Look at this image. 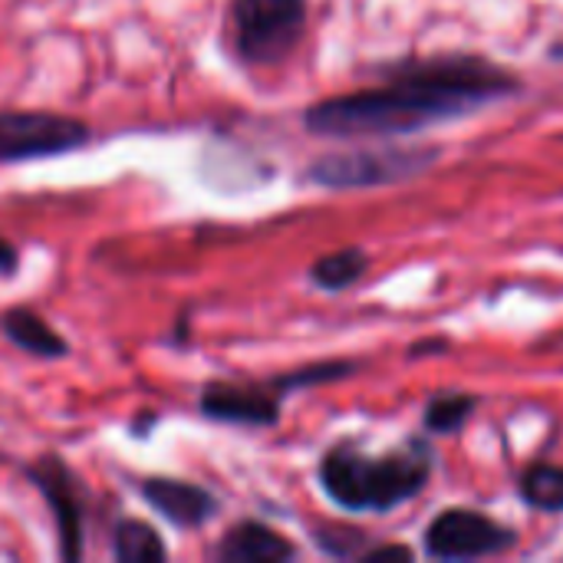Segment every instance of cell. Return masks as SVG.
Here are the masks:
<instances>
[{
    "instance_id": "obj_1",
    "label": "cell",
    "mask_w": 563,
    "mask_h": 563,
    "mask_svg": "<svg viewBox=\"0 0 563 563\" xmlns=\"http://www.w3.org/2000/svg\"><path fill=\"white\" fill-rule=\"evenodd\" d=\"M472 112L468 102L386 66V86L323 99L303 112V125L327 139H386Z\"/></svg>"
},
{
    "instance_id": "obj_2",
    "label": "cell",
    "mask_w": 563,
    "mask_h": 563,
    "mask_svg": "<svg viewBox=\"0 0 563 563\" xmlns=\"http://www.w3.org/2000/svg\"><path fill=\"white\" fill-rule=\"evenodd\" d=\"M317 475L327 498L343 511L386 515L426 488L432 475V462L419 442L386 455H366L353 442H340L320 459Z\"/></svg>"
},
{
    "instance_id": "obj_3",
    "label": "cell",
    "mask_w": 563,
    "mask_h": 563,
    "mask_svg": "<svg viewBox=\"0 0 563 563\" xmlns=\"http://www.w3.org/2000/svg\"><path fill=\"white\" fill-rule=\"evenodd\" d=\"M231 26L247 66H277L303 40L307 0H231Z\"/></svg>"
},
{
    "instance_id": "obj_4",
    "label": "cell",
    "mask_w": 563,
    "mask_h": 563,
    "mask_svg": "<svg viewBox=\"0 0 563 563\" xmlns=\"http://www.w3.org/2000/svg\"><path fill=\"white\" fill-rule=\"evenodd\" d=\"M439 158V148L432 145H376V148H350V152H330L320 155L307 178L323 188H376V185H396L406 178L422 175Z\"/></svg>"
},
{
    "instance_id": "obj_5",
    "label": "cell",
    "mask_w": 563,
    "mask_h": 563,
    "mask_svg": "<svg viewBox=\"0 0 563 563\" xmlns=\"http://www.w3.org/2000/svg\"><path fill=\"white\" fill-rule=\"evenodd\" d=\"M89 139H92V129L73 115L36 112V109L0 112V165L66 155V152L89 145Z\"/></svg>"
},
{
    "instance_id": "obj_6",
    "label": "cell",
    "mask_w": 563,
    "mask_h": 563,
    "mask_svg": "<svg viewBox=\"0 0 563 563\" xmlns=\"http://www.w3.org/2000/svg\"><path fill=\"white\" fill-rule=\"evenodd\" d=\"M33 488L49 505L56 534H59V561L76 563L86 554V505H82V482L63 462V455L46 452L33 465L23 468Z\"/></svg>"
},
{
    "instance_id": "obj_7",
    "label": "cell",
    "mask_w": 563,
    "mask_h": 563,
    "mask_svg": "<svg viewBox=\"0 0 563 563\" xmlns=\"http://www.w3.org/2000/svg\"><path fill=\"white\" fill-rule=\"evenodd\" d=\"M518 544V534L472 508L442 511L426 531V551L435 561H475L495 558Z\"/></svg>"
},
{
    "instance_id": "obj_8",
    "label": "cell",
    "mask_w": 563,
    "mask_h": 563,
    "mask_svg": "<svg viewBox=\"0 0 563 563\" xmlns=\"http://www.w3.org/2000/svg\"><path fill=\"white\" fill-rule=\"evenodd\" d=\"M280 386L267 383H208L198 409L205 419L241 429H274L280 422Z\"/></svg>"
},
{
    "instance_id": "obj_9",
    "label": "cell",
    "mask_w": 563,
    "mask_h": 563,
    "mask_svg": "<svg viewBox=\"0 0 563 563\" xmlns=\"http://www.w3.org/2000/svg\"><path fill=\"white\" fill-rule=\"evenodd\" d=\"M139 495L142 501L162 515L168 525L181 528V531H195V528H205L214 515H218V498L195 485V482H181V478H165V475H152V478H142L139 485Z\"/></svg>"
},
{
    "instance_id": "obj_10",
    "label": "cell",
    "mask_w": 563,
    "mask_h": 563,
    "mask_svg": "<svg viewBox=\"0 0 563 563\" xmlns=\"http://www.w3.org/2000/svg\"><path fill=\"white\" fill-rule=\"evenodd\" d=\"M208 558L218 563H287L297 558V548L261 521H238Z\"/></svg>"
},
{
    "instance_id": "obj_11",
    "label": "cell",
    "mask_w": 563,
    "mask_h": 563,
    "mask_svg": "<svg viewBox=\"0 0 563 563\" xmlns=\"http://www.w3.org/2000/svg\"><path fill=\"white\" fill-rule=\"evenodd\" d=\"M0 333L23 353L40 360H63L69 353V343L30 307H13L0 317Z\"/></svg>"
},
{
    "instance_id": "obj_12",
    "label": "cell",
    "mask_w": 563,
    "mask_h": 563,
    "mask_svg": "<svg viewBox=\"0 0 563 563\" xmlns=\"http://www.w3.org/2000/svg\"><path fill=\"white\" fill-rule=\"evenodd\" d=\"M112 558L119 563H165L168 544L148 521L122 518L112 531Z\"/></svg>"
},
{
    "instance_id": "obj_13",
    "label": "cell",
    "mask_w": 563,
    "mask_h": 563,
    "mask_svg": "<svg viewBox=\"0 0 563 563\" xmlns=\"http://www.w3.org/2000/svg\"><path fill=\"white\" fill-rule=\"evenodd\" d=\"M366 271H369V254L363 247H343V251L323 254L310 267V280L327 294H340V290L353 287Z\"/></svg>"
},
{
    "instance_id": "obj_14",
    "label": "cell",
    "mask_w": 563,
    "mask_h": 563,
    "mask_svg": "<svg viewBox=\"0 0 563 563\" xmlns=\"http://www.w3.org/2000/svg\"><path fill=\"white\" fill-rule=\"evenodd\" d=\"M521 498L548 515L563 511V468L561 465H548L538 462L521 475Z\"/></svg>"
},
{
    "instance_id": "obj_15",
    "label": "cell",
    "mask_w": 563,
    "mask_h": 563,
    "mask_svg": "<svg viewBox=\"0 0 563 563\" xmlns=\"http://www.w3.org/2000/svg\"><path fill=\"white\" fill-rule=\"evenodd\" d=\"M475 412V396H439L429 402L426 409V432H439V435H452L459 432Z\"/></svg>"
},
{
    "instance_id": "obj_16",
    "label": "cell",
    "mask_w": 563,
    "mask_h": 563,
    "mask_svg": "<svg viewBox=\"0 0 563 563\" xmlns=\"http://www.w3.org/2000/svg\"><path fill=\"white\" fill-rule=\"evenodd\" d=\"M360 538H363V534H353V531H336V528H330V531H317V541H320V548H323L327 554H333V558H353V554H356V544H360Z\"/></svg>"
},
{
    "instance_id": "obj_17",
    "label": "cell",
    "mask_w": 563,
    "mask_h": 563,
    "mask_svg": "<svg viewBox=\"0 0 563 563\" xmlns=\"http://www.w3.org/2000/svg\"><path fill=\"white\" fill-rule=\"evenodd\" d=\"M366 561H412V551L402 544H389V548H373L363 554Z\"/></svg>"
},
{
    "instance_id": "obj_18",
    "label": "cell",
    "mask_w": 563,
    "mask_h": 563,
    "mask_svg": "<svg viewBox=\"0 0 563 563\" xmlns=\"http://www.w3.org/2000/svg\"><path fill=\"white\" fill-rule=\"evenodd\" d=\"M16 267H20V254H16V247H13L7 238H0V277L16 274Z\"/></svg>"
},
{
    "instance_id": "obj_19",
    "label": "cell",
    "mask_w": 563,
    "mask_h": 563,
    "mask_svg": "<svg viewBox=\"0 0 563 563\" xmlns=\"http://www.w3.org/2000/svg\"><path fill=\"white\" fill-rule=\"evenodd\" d=\"M551 56H554V59H563V40H561V43H554V46H551Z\"/></svg>"
}]
</instances>
